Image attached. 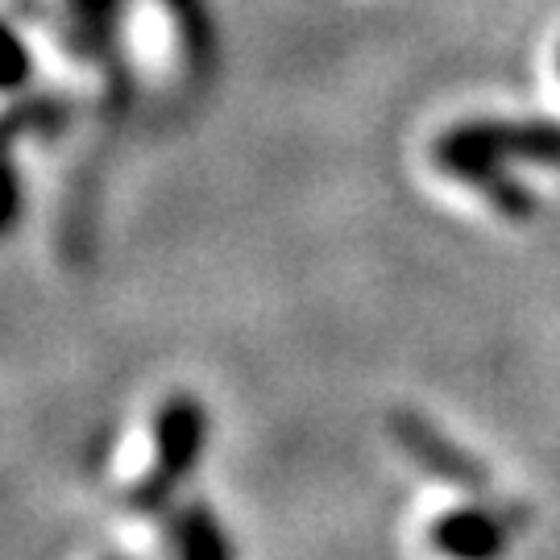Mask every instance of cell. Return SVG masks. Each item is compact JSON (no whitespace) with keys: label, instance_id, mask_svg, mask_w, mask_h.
<instances>
[{"label":"cell","instance_id":"obj_1","mask_svg":"<svg viewBox=\"0 0 560 560\" xmlns=\"http://www.w3.org/2000/svg\"><path fill=\"white\" fill-rule=\"evenodd\" d=\"M208 432H212V420L196 395L179 390L162 402L154 416V465L125 486V506L133 515H162L175 502V490L196 474Z\"/></svg>","mask_w":560,"mask_h":560},{"label":"cell","instance_id":"obj_2","mask_svg":"<svg viewBox=\"0 0 560 560\" xmlns=\"http://www.w3.org/2000/svg\"><path fill=\"white\" fill-rule=\"evenodd\" d=\"M386 432L399 444L411 465H420L423 474H432L436 481H448L457 490L469 494H486L490 490V469L478 453H469L465 444H457L441 423H432L416 407H395L386 416Z\"/></svg>","mask_w":560,"mask_h":560},{"label":"cell","instance_id":"obj_3","mask_svg":"<svg viewBox=\"0 0 560 560\" xmlns=\"http://www.w3.org/2000/svg\"><path fill=\"white\" fill-rule=\"evenodd\" d=\"M527 523V511L506 502V506H486V502H465L448 506L428 523V544L444 560H499Z\"/></svg>","mask_w":560,"mask_h":560},{"label":"cell","instance_id":"obj_4","mask_svg":"<svg viewBox=\"0 0 560 560\" xmlns=\"http://www.w3.org/2000/svg\"><path fill=\"white\" fill-rule=\"evenodd\" d=\"M166 544L175 560H233V540L208 502H183L166 515Z\"/></svg>","mask_w":560,"mask_h":560},{"label":"cell","instance_id":"obj_5","mask_svg":"<svg viewBox=\"0 0 560 560\" xmlns=\"http://www.w3.org/2000/svg\"><path fill=\"white\" fill-rule=\"evenodd\" d=\"M13 217H18V183L9 166H0V233L13 224Z\"/></svg>","mask_w":560,"mask_h":560},{"label":"cell","instance_id":"obj_6","mask_svg":"<svg viewBox=\"0 0 560 560\" xmlns=\"http://www.w3.org/2000/svg\"><path fill=\"white\" fill-rule=\"evenodd\" d=\"M117 560H120V557H117Z\"/></svg>","mask_w":560,"mask_h":560}]
</instances>
